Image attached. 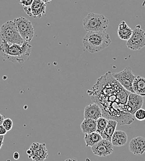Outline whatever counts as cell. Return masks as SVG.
<instances>
[{"mask_svg": "<svg viewBox=\"0 0 145 161\" xmlns=\"http://www.w3.org/2000/svg\"><path fill=\"white\" fill-rule=\"evenodd\" d=\"M133 117H135V119L137 120L144 121L145 120V110L143 109L142 108L138 109L135 114H133Z\"/></svg>", "mask_w": 145, "mask_h": 161, "instance_id": "obj_22", "label": "cell"}, {"mask_svg": "<svg viewBox=\"0 0 145 161\" xmlns=\"http://www.w3.org/2000/svg\"><path fill=\"white\" fill-rule=\"evenodd\" d=\"M8 131L6 130V128L3 126V125H0V135H5L7 133Z\"/></svg>", "mask_w": 145, "mask_h": 161, "instance_id": "obj_26", "label": "cell"}, {"mask_svg": "<svg viewBox=\"0 0 145 161\" xmlns=\"http://www.w3.org/2000/svg\"><path fill=\"white\" fill-rule=\"evenodd\" d=\"M19 156H20V154H19V153L18 152H15L14 153V154H13V157H14V158L15 159H19Z\"/></svg>", "mask_w": 145, "mask_h": 161, "instance_id": "obj_28", "label": "cell"}, {"mask_svg": "<svg viewBox=\"0 0 145 161\" xmlns=\"http://www.w3.org/2000/svg\"><path fill=\"white\" fill-rule=\"evenodd\" d=\"M132 33L133 30L127 25V24L124 20H122L119 25V28L117 31L118 37L121 40L127 41L132 36Z\"/></svg>", "mask_w": 145, "mask_h": 161, "instance_id": "obj_16", "label": "cell"}, {"mask_svg": "<svg viewBox=\"0 0 145 161\" xmlns=\"http://www.w3.org/2000/svg\"><path fill=\"white\" fill-rule=\"evenodd\" d=\"M13 21L22 38L25 42H30L35 34L34 28L32 22L23 17L17 18Z\"/></svg>", "mask_w": 145, "mask_h": 161, "instance_id": "obj_6", "label": "cell"}, {"mask_svg": "<svg viewBox=\"0 0 145 161\" xmlns=\"http://www.w3.org/2000/svg\"><path fill=\"white\" fill-rule=\"evenodd\" d=\"M91 151L94 154L100 157H106L111 154L114 151V146L111 141L102 139L93 146Z\"/></svg>", "mask_w": 145, "mask_h": 161, "instance_id": "obj_10", "label": "cell"}, {"mask_svg": "<svg viewBox=\"0 0 145 161\" xmlns=\"http://www.w3.org/2000/svg\"><path fill=\"white\" fill-rule=\"evenodd\" d=\"M97 121L95 120L85 119L80 125V128L84 134H88L96 131Z\"/></svg>", "mask_w": 145, "mask_h": 161, "instance_id": "obj_18", "label": "cell"}, {"mask_svg": "<svg viewBox=\"0 0 145 161\" xmlns=\"http://www.w3.org/2000/svg\"><path fill=\"white\" fill-rule=\"evenodd\" d=\"M42 1H43L44 3H48L49 2H51L52 0H42Z\"/></svg>", "mask_w": 145, "mask_h": 161, "instance_id": "obj_30", "label": "cell"}, {"mask_svg": "<svg viewBox=\"0 0 145 161\" xmlns=\"http://www.w3.org/2000/svg\"><path fill=\"white\" fill-rule=\"evenodd\" d=\"M103 117L100 107L95 102L86 105L84 110V118L97 120L100 117Z\"/></svg>", "mask_w": 145, "mask_h": 161, "instance_id": "obj_13", "label": "cell"}, {"mask_svg": "<svg viewBox=\"0 0 145 161\" xmlns=\"http://www.w3.org/2000/svg\"><path fill=\"white\" fill-rule=\"evenodd\" d=\"M130 92L124 88L108 71L100 78L90 91L91 101L101 108L103 117L114 120L120 125H130L135 119L126 111V104Z\"/></svg>", "mask_w": 145, "mask_h": 161, "instance_id": "obj_1", "label": "cell"}, {"mask_svg": "<svg viewBox=\"0 0 145 161\" xmlns=\"http://www.w3.org/2000/svg\"><path fill=\"white\" fill-rule=\"evenodd\" d=\"M109 35L106 32H87L83 38L85 49L91 53L99 52L111 43Z\"/></svg>", "mask_w": 145, "mask_h": 161, "instance_id": "obj_3", "label": "cell"}, {"mask_svg": "<svg viewBox=\"0 0 145 161\" xmlns=\"http://www.w3.org/2000/svg\"><path fill=\"white\" fill-rule=\"evenodd\" d=\"M128 140L126 133L121 130L115 131L111 138V142L114 146L120 147L125 145Z\"/></svg>", "mask_w": 145, "mask_h": 161, "instance_id": "obj_15", "label": "cell"}, {"mask_svg": "<svg viewBox=\"0 0 145 161\" xmlns=\"http://www.w3.org/2000/svg\"><path fill=\"white\" fill-rule=\"evenodd\" d=\"M117 125V122L114 120H108L107 125L104 130L101 136L103 139L107 140L109 141L111 140V138L114 131H116Z\"/></svg>", "mask_w": 145, "mask_h": 161, "instance_id": "obj_19", "label": "cell"}, {"mask_svg": "<svg viewBox=\"0 0 145 161\" xmlns=\"http://www.w3.org/2000/svg\"><path fill=\"white\" fill-rule=\"evenodd\" d=\"M23 10L25 13L29 16L32 17V10H31V6H23Z\"/></svg>", "mask_w": 145, "mask_h": 161, "instance_id": "obj_25", "label": "cell"}, {"mask_svg": "<svg viewBox=\"0 0 145 161\" xmlns=\"http://www.w3.org/2000/svg\"><path fill=\"white\" fill-rule=\"evenodd\" d=\"M4 138V135H0V149H1L2 146H3V144Z\"/></svg>", "mask_w": 145, "mask_h": 161, "instance_id": "obj_27", "label": "cell"}, {"mask_svg": "<svg viewBox=\"0 0 145 161\" xmlns=\"http://www.w3.org/2000/svg\"><path fill=\"white\" fill-rule=\"evenodd\" d=\"M32 45L29 42L22 44L8 43L2 40L0 43V55L12 63H23L29 58L32 52Z\"/></svg>", "mask_w": 145, "mask_h": 161, "instance_id": "obj_2", "label": "cell"}, {"mask_svg": "<svg viewBox=\"0 0 145 161\" xmlns=\"http://www.w3.org/2000/svg\"><path fill=\"white\" fill-rule=\"evenodd\" d=\"M29 149L30 153L28 154V158L33 161H44L48 157V152L45 143L34 142Z\"/></svg>", "mask_w": 145, "mask_h": 161, "instance_id": "obj_9", "label": "cell"}, {"mask_svg": "<svg viewBox=\"0 0 145 161\" xmlns=\"http://www.w3.org/2000/svg\"><path fill=\"white\" fill-rule=\"evenodd\" d=\"M127 47L132 50H141L145 47V32L140 25L136 26L130 38L126 43Z\"/></svg>", "mask_w": 145, "mask_h": 161, "instance_id": "obj_7", "label": "cell"}, {"mask_svg": "<svg viewBox=\"0 0 145 161\" xmlns=\"http://www.w3.org/2000/svg\"><path fill=\"white\" fill-rule=\"evenodd\" d=\"M130 151L135 155H142L145 152V138L142 136L133 138L129 144Z\"/></svg>", "mask_w": 145, "mask_h": 161, "instance_id": "obj_12", "label": "cell"}, {"mask_svg": "<svg viewBox=\"0 0 145 161\" xmlns=\"http://www.w3.org/2000/svg\"><path fill=\"white\" fill-rule=\"evenodd\" d=\"M46 5L42 0H34L31 5L33 18H41L46 14Z\"/></svg>", "mask_w": 145, "mask_h": 161, "instance_id": "obj_14", "label": "cell"}, {"mask_svg": "<svg viewBox=\"0 0 145 161\" xmlns=\"http://www.w3.org/2000/svg\"><path fill=\"white\" fill-rule=\"evenodd\" d=\"M0 37L8 43L22 44L25 41L19 34L13 20L4 23L0 28Z\"/></svg>", "mask_w": 145, "mask_h": 161, "instance_id": "obj_5", "label": "cell"}, {"mask_svg": "<svg viewBox=\"0 0 145 161\" xmlns=\"http://www.w3.org/2000/svg\"><path fill=\"white\" fill-rule=\"evenodd\" d=\"M97 128H96V132L100 133L101 135L103 133L104 130L107 125L108 122V119L104 117H100L97 120Z\"/></svg>", "mask_w": 145, "mask_h": 161, "instance_id": "obj_21", "label": "cell"}, {"mask_svg": "<svg viewBox=\"0 0 145 161\" xmlns=\"http://www.w3.org/2000/svg\"><path fill=\"white\" fill-rule=\"evenodd\" d=\"M85 135L84 140L85 141L86 147H91L103 139L101 135L96 131Z\"/></svg>", "mask_w": 145, "mask_h": 161, "instance_id": "obj_20", "label": "cell"}, {"mask_svg": "<svg viewBox=\"0 0 145 161\" xmlns=\"http://www.w3.org/2000/svg\"><path fill=\"white\" fill-rule=\"evenodd\" d=\"M112 75V76L126 90L130 92H134L132 85L133 80L137 76L133 74L130 67H126L123 71Z\"/></svg>", "mask_w": 145, "mask_h": 161, "instance_id": "obj_8", "label": "cell"}, {"mask_svg": "<svg viewBox=\"0 0 145 161\" xmlns=\"http://www.w3.org/2000/svg\"><path fill=\"white\" fill-rule=\"evenodd\" d=\"M4 119H5V117L0 114V125L3 124V121L4 120Z\"/></svg>", "mask_w": 145, "mask_h": 161, "instance_id": "obj_29", "label": "cell"}, {"mask_svg": "<svg viewBox=\"0 0 145 161\" xmlns=\"http://www.w3.org/2000/svg\"><path fill=\"white\" fill-rule=\"evenodd\" d=\"M109 21L101 14L90 13L83 19V25L86 32H106Z\"/></svg>", "mask_w": 145, "mask_h": 161, "instance_id": "obj_4", "label": "cell"}, {"mask_svg": "<svg viewBox=\"0 0 145 161\" xmlns=\"http://www.w3.org/2000/svg\"><path fill=\"white\" fill-rule=\"evenodd\" d=\"M34 0H20L19 3L22 6H30Z\"/></svg>", "mask_w": 145, "mask_h": 161, "instance_id": "obj_24", "label": "cell"}, {"mask_svg": "<svg viewBox=\"0 0 145 161\" xmlns=\"http://www.w3.org/2000/svg\"><path fill=\"white\" fill-rule=\"evenodd\" d=\"M2 125L6 128V130L8 131H9L13 128V122L11 119H4V120L3 121V123Z\"/></svg>", "mask_w": 145, "mask_h": 161, "instance_id": "obj_23", "label": "cell"}, {"mask_svg": "<svg viewBox=\"0 0 145 161\" xmlns=\"http://www.w3.org/2000/svg\"><path fill=\"white\" fill-rule=\"evenodd\" d=\"M143 102V96L134 92H130L126 104L127 112L133 115L138 109L142 107Z\"/></svg>", "mask_w": 145, "mask_h": 161, "instance_id": "obj_11", "label": "cell"}, {"mask_svg": "<svg viewBox=\"0 0 145 161\" xmlns=\"http://www.w3.org/2000/svg\"><path fill=\"white\" fill-rule=\"evenodd\" d=\"M134 93H136L143 97L145 96V78L138 76L133 82L132 85Z\"/></svg>", "mask_w": 145, "mask_h": 161, "instance_id": "obj_17", "label": "cell"}]
</instances>
